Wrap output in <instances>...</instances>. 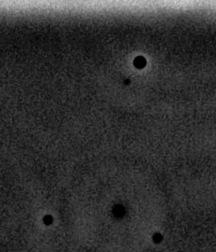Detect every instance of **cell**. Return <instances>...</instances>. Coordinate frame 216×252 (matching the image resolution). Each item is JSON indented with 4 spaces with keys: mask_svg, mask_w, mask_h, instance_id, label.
Listing matches in <instances>:
<instances>
[{
    "mask_svg": "<svg viewBox=\"0 0 216 252\" xmlns=\"http://www.w3.org/2000/svg\"><path fill=\"white\" fill-rule=\"evenodd\" d=\"M146 63H147V61H146V59L144 58V57H142V56H139V57H137L135 60H134V64L137 66V67H144L145 65H146Z\"/></svg>",
    "mask_w": 216,
    "mask_h": 252,
    "instance_id": "6da1fadb",
    "label": "cell"
},
{
    "mask_svg": "<svg viewBox=\"0 0 216 252\" xmlns=\"http://www.w3.org/2000/svg\"><path fill=\"white\" fill-rule=\"evenodd\" d=\"M161 236L160 235H158V234H157V235H155V236H154V241H155V242H158V241H159V240H161Z\"/></svg>",
    "mask_w": 216,
    "mask_h": 252,
    "instance_id": "7a4b0ae2",
    "label": "cell"
}]
</instances>
